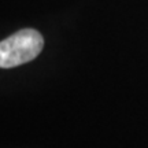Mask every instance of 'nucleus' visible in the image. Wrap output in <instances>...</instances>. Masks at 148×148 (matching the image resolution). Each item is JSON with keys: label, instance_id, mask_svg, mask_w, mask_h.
Returning <instances> with one entry per match:
<instances>
[{"label": "nucleus", "instance_id": "nucleus-1", "mask_svg": "<svg viewBox=\"0 0 148 148\" xmlns=\"http://www.w3.org/2000/svg\"><path fill=\"white\" fill-rule=\"evenodd\" d=\"M44 38L34 29H22L0 41V67L10 69L27 63L41 52Z\"/></svg>", "mask_w": 148, "mask_h": 148}]
</instances>
